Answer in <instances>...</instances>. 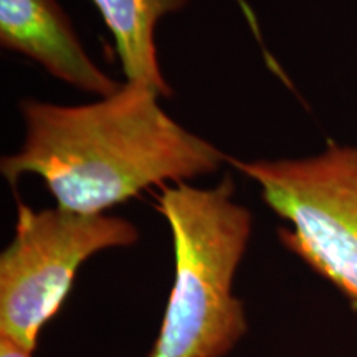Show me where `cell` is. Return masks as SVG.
<instances>
[{"instance_id":"6da1fadb","label":"cell","mask_w":357,"mask_h":357,"mask_svg":"<svg viewBox=\"0 0 357 357\" xmlns=\"http://www.w3.org/2000/svg\"><path fill=\"white\" fill-rule=\"evenodd\" d=\"M159 96L126 82L91 105L20 101L25 141L3 155L0 172L10 185L37 174L56 207L101 215L153 185L218 171L229 155L174 121Z\"/></svg>"},{"instance_id":"7a4b0ae2","label":"cell","mask_w":357,"mask_h":357,"mask_svg":"<svg viewBox=\"0 0 357 357\" xmlns=\"http://www.w3.org/2000/svg\"><path fill=\"white\" fill-rule=\"evenodd\" d=\"M227 176L212 189L160 185L155 208L174 245V283L147 357H225L248 331L234 280L252 235V212Z\"/></svg>"},{"instance_id":"3957f363","label":"cell","mask_w":357,"mask_h":357,"mask_svg":"<svg viewBox=\"0 0 357 357\" xmlns=\"http://www.w3.org/2000/svg\"><path fill=\"white\" fill-rule=\"evenodd\" d=\"M257 182L268 207L291 229H280L284 248L334 284L357 311V144L329 142L301 159L227 158Z\"/></svg>"},{"instance_id":"277c9868","label":"cell","mask_w":357,"mask_h":357,"mask_svg":"<svg viewBox=\"0 0 357 357\" xmlns=\"http://www.w3.org/2000/svg\"><path fill=\"white\" fill-rule=\"evenodd\" d=\"M139 240L123 217L17 205L13 240L0 255V336L35 352L43 326L63 306L78 268L98 252Z\"/></svg>"},{"instance_id":"5b68a950","label":"cell","mask_w":357,"mask_h":357,"mask_svg":"<svg viewBox=\"0 0 357 357\" xmlns=\"http://www.w3.org/2000/svg\"><path fill=\"white\" fill-rule=\"evenodd\" d=\"M0 43L82 91L106 98L123 86L86 55L56 0H0Z\"/></svg>"},{"instance_id":"8992f818","label":"cell","mask_w":357,"mask_h":357,"mask_svg":"<svg viewBox=\"0 0 357 357\" xmlns=\"http://www.w3.org/2000/svg\"><path fill=\"white\" fill-rule=\"evenodd\" d=\"M108 25L121 58L128 82L151 86L160 96H171L158 63L155 25L169 12L178 10L189 0H93Z\"/></svg>"},{"instance_id":"52a82bcc","label":"cell","mask_w":357,"mask_h":357,"mask_svg":"<svg viewBox=\"0 0 357 357\" xmlns=\"http://www.w3.org/2000/svg\"><path fill=\"white\" fill-rule=\"evenodd\" d=\"M0 357H33V352L25 351L12 339L0 336Z\"/></svg>"}]
</instances>
